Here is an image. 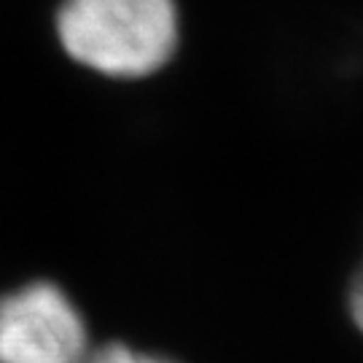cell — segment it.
<instances>
[{"instance_id": "6da1fadb", "label": "cell", "mask_w": 363, "mask_h": 363, "mask_svg": "<svg viewBox=\"0 0 363 363\" xmlns=\"http://www.w3.org/2000/svg\"><path fill=\"white\" fill-rule=\"evenodd\" d=\"M60 43L103 76L140 78L167 62L178 43L175 0H65Z\"/></svg>"}, {"instance_id": "7a4b0ae2", "label": "cell", "mask_w": 363, "mask_h": 363, "mask_svg": "<svg viewBox=\"0 0 363 363\" xmlns=\"http://www.w3.org/2000/svg\"><path fill=\"white\" fill-rule=\"evenodd\" d=\"M86 328L52 283H30L0 298V363H84Z\"/></svg>"}, {"instance_id": "3957f363", "label": "cell", "mask_w": 363, "mask_h": 363, "mask_svg": "<svg viewBox=\"0 0 363 363\" xmlns=\"http://www.w3.org/2000/svg\"><path fill=\"white\" fill-rule=\"evenodd\" d=\"M84 363H172L167 358H156L148 352H138L127 345H105L100 350H89Z\"/></svg>"}, {"instance_id": "277c9868", "label": "cell", "mask_w": 363, "mask_h": 363, "mask_svg": "<svg viewBox=\"0 0 363 363\" xmlns=\"http://www.w3.org/2000/svg\"><path fill=\"white\" fill-rule=\"evenodd\" d=\"M350 312L355 325L363 331V269L358 272V277H355V283L350 288Z\"/></svg>"}]
</instances>
